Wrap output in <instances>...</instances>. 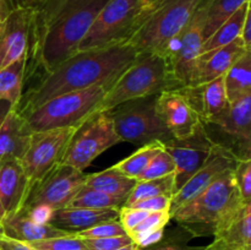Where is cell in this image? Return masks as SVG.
<instances>
[{
    "label": "cell",
    "mask_w": 251,
    "mask_h": 250,
    "mask_svg": "<svg viewBox=\"0 0 251 250\" xmlns=\"http://www.w3.org/2000/svg\"><path fill=\"white\" fill-rule=\"evenodd\" d=\"M151 10L144 0H108L78 44L77 51L125 43Z\"/></svg>",
    "instance_id": "obj_7"
},
{
    "label": "cell",
    "mask_w": 251,
    "mask_h": 250,
    "mask_svg": "<svg viewBox=\"0 0 251 250\" xmlns=\"http://www.w3.org/2000/svg\"><path fill=\"white\" fill-rule=\"evenodd\" d=\"M251 10V1L245 2L244 5L239 7L232 16L226 20L207 39L202 43L201 47V54L207 53L213 49L221 48L227 44L232 43L237 38H239L242 34L243 25H244L247 14Z\"/></svg>",
    "instance_id": "obj_25"
},
{
    "label": "cell",
    "mask_w": 251,
    "mask_h": 250,
    "mask_svg": "<svg viewBox=\"0 0 251 250\" xmlns=\"http://www.w3.org/2000/svg\"><path fill=\"white\" fill-rule=\"evenodd\" d=\"M117 220H119V210L117 208L95 210V208L64 207L54 211L49 223L59 229L76 233L100 223Z\"/></svg>",
    "instance_id": "obj_22"
},
{
    "label": "cell",
    "mask_w": 251,
    "mask_h": 250,
    "mask_svg": "<svg viewBox=\"0 0 251 250\" xmlns=\"http://www.w3.org/2000/svg\"><path fill=\"white\" fill-rule=\"evenodd\" d=\"M244 201L233 178V169L223 173L200 195L171 213L193 238L213 235L242 207Z\"/></svg>",
    "instance_id": "obj_3"
},
{
    "label": "cell",
    "mask_w": 251,
    "mask_h": 250,
    "mask_svg": "<svg viewBox=\"0 0 251 250\" xmlns=\"http://www.w3.org/2000/svg\"><path fill=\"white\" fill-rule=\"evenodd\" d=\"M157 95L127 100L107 110L120 141L147 145L173 139L156 110Z\"/></svg>",
    "instance_id": "obj_8"
},
{
    "label": "cell",
    "mask_w": 251,
    "mask_h": 250,
    "mask_svg": "<svg viewBox=\"0 0 251 250\" xmlns=\"http://www.w3.org/2000/svg\"><path fill=\"white\" fill-rule=\"evenodd\" d=\"M210 126H215L228 139V146L239 159L250 158L251 93L230 102L227 112Z\"/></svg>",
    "instance_id": "obj_15"
},
{
    "label": "cell",
    "mask_w": 251,
    "mask_h": 250,
    "mask_svg": "<svg viewBox=\"0 0 251 250\" xmlns=\"http://www.w3.org/2000/svg\"><path fill=\"white\" fill-rule=\"evenodd\" d=\"M110 85H98L86 90L64 93L47 100L24 117L27 134L58 127L80 126L98 112Z\"/></svg>",
    "instance_id": "obj_6"
},
{
    "label": "cell",
    "mask_w": 251,
    "mask_h": 250,
    "mask_svg": "<svg viewBox=\"0 0 251 250\" xmlns=\"http://www.w3.org/2000/svg\"><path fill=\"white\" fill-rule=\"evenodd\" d=\"M162 147H163V144L159 141H153L151 142V144L144 145V146L140 147L137 151H135L134 153L130 154L129 157L122 159V161L118 162V163L113 164L110 168L119 172L120 174H124V175L129 176V178L137 180V179L140 178V175L144 173L146 167L149 166L152 157H153L157 152L161 151Z\"/></svg>",
    "instance_id": "obj_29"
},
{
    "label": "cell",
    "mask_w": 251,
    "mask_h": 250,
    "mask_svg": "<svg viewBox=\"0 0 251 250\" xmlns=\"http://www.w3.org/2000/svg\"><path fill=\"white\" fill-rule=\"evenodd\" d=\"M140 249H141V248L132 242V243H130V244L125 245V247H123V248H119V249H117V250H140Z\"/></svg>",
    "instance_id": "obj_48"
},
{
    "label": "cell",
    "mask_w": 251,
    "mask_h": 250,
    "mask_svg": "<svg viewBox=\"0 0 251 250\" xmlns=\"http://www.w3.org/2000/svg\"><path fill=\"white\" fill-rule=\"evenodd\" d=\"M87 174L82 171L59 163L29 189L21 208L47 206L53 211L66 207L71 199L83 186Z\"/></svg>",
    "instance_id": "obj_11"
},
{
    "label": "cell",
    "mask_w": 251,
    "mask_h": 250,
    "mask_svg": "<svg viewBox=\"0 0 251 250\" xmlns=\"http://www.w3.org/2000/svg\"><path fill=\"white\" fill-rule=\"evenodd\" d=\"M11 10L12 6L10 0H0V22L7 16V14H9Z\"/></svg>",
    "instance_id": "obj_45"
},
{
    "label": "cell",
    "mask_w": 251,
    "mask_h": 250,
    "mask_svg": "<svg viewBox=\"0 0 251 250\" xmlns=\"http://www.w3.org/2000/svg\"><path fill=\"white\" fill-rule=\"evenodd\" d=\"M174 88L180 86L172 74L168 56L153 51L139 53L134 63L110 85L98 112H107L127 100L159 95Z\"/></svg>",
    "instance_id": "obj_4"
},
{
    "label": "cell",
    "mask_w": 251,
    "mask_h": 250,
    "mask_svg": "<svg viewBox=\"0 0 251 250\" xmlns=\"http://www.w3.org/2000/svg\"><path fill=\"white\" fill-rule=\"evenodd\" d=\"M225 250H229V249H226V248H225Z\"/></svg>",
    "instance_id": "obj_52"
},
{
    "label": "cell",
    "mask_w": 251,
    "mask_h": 250,
    "mask_svg": "<svg viewBox=\"0 0 251 250\" xmlns=\"http://www.w3.org/2000/svg\"><path fill=\"white\" fill-rule=\"evenodd\" d=\"M216 146L217 142L210 137L205 126L189 139H172L164 142L163 149L171 154L176 163V193L211 158Z\"/></svg>",
    "instance_id": "obj_13"
},
{
    "label": "cell",
    "mask_w": 251,
    "mask_h": 250,
    "mask_svg": "<svg viewBox=\"0 0 251 250\" xmlns=\"http://www.w3.org/2000/svg\"><path fill=\"white\" fill-rule=\"evenodd\" d=\"M4 216H5V210H4V207H2L1 201H0V222H1V220L4 218Z\"/></svg>",
    "instance_id": "obj_50"
},
{
    "label": "cell",
    "mask_w": 251,
    "mask_h": 250,
    "mask_svg": "<svg viewBox=\"0 0 251 250\" xmlns=\"http://www.w3.org/2000/svg\"><path fill=\"white\" fill-rule=\"evenodd\" d=\"M233 178L243 200L251 202V158L238 161L233 169Z\"/></svg>",
    "instance_id": "obj_37"
},
{
    "label": "cell",
    "mask_w": 251,
    "mask_h": 250,
    "mask_svg": "<svg viewBox=\"0 0 251 250\" xmlns=\"http://www.w3.org/2000/svg\"><path fill=\"white\" fill-rule=\"evenodd\" d=\"M205 0H162L141 20L125 42L139 53L166 54Z\"/></svg>",
    "instance_id": "obj_5"
},
{
    "label": "cell",
    "mask_w": 251,
    "mask_h": 250,
    "mask_svg": "<svg viewBox=\"0 0 251 250\" xmlns=\"http://www.w3.org/2000/svg\"><path fill=\"white\" fill-rule=\"evenodd\" d=\"M248 51L251 50L239 37L227 46L201 54L190 87H198L223 76Z\"/></svg>",
    "instance_id": "obj_18"
},
{
    "label": "cell",
    "mask_w": 251,
    "mask_h": 250,
    "mask_svg": "<svg viewBox=\"0 0 251 250\" xmlns=\"http://www.w3.org/2000/svg\"><path fill=\"white\" fill-rule=\"evenodd\" d=\"M11 108L14 107H12L7 100H0V127H1L2 123H4L5 118H6V115L9 114L10 110H11Z\"/></svg>",
    "instance_id": "obj_44"
},
{
    "label": "cell",
    "mask_w": 251,
    "mask_h": 250,
    "mask_svg": "<svg viewBox=\"0 0 251 250\" xmlns=\"http://www.w3.org/2000/svg\"><path fill=\"white\" fill-rule=\"evenodd\" d=\"M31 7H16L0 22V70L27 56Z\"/></svg>",
    "instance_id": "obj_17"
},
{
    "label": "cell",
    "mask_w": 251,
    "mask_h": 250,
    "mask_svg": "<svg viewBox=\"0 0 251 250\" xmlns=\"http://www.w3.org/2000/svg\"><path fill=\"white\" fill-rule=\"evenodd\" d=\"M176 194L174 188V174L162 176V178L151 179V180L136 181L134 189L127 196L124 206H131L137 201L154 196H173Z\"/></svg>",
    "instance_id": "obj_31"
},
{
    "label": "cell",
    "mask_w": 251,
    "mask_h": 250,
    "mask_svg": "<svg viewBox=\"0 0 251 250\" xmlns=\"http://www.w3.org/2000/svg\"><path fill=\"white\" fill-rule=\"evenodd\" d=\"M200 114L203 125L213 124L229 108L225 87V75L198 87H183Z\"/></svg>",
    "instance_id": "obj_20"
},
{
    "label": "cell",
    "mask_w": 251,
    "mask_h": 250,
    "mask_svg": "<svg viewBox=\"0 0 251 250\" xmlns=\"http://www.w3.org/2000/svg\"><path fill=\"white\" fill-rule=\"evenodd\" d=\"M149 213L150 212H147V211L139 210V208L123 206V207L119 208V222L122 223L126 233H129L137 225H140Z\"/></svg>",
    "instance_id": "obj_39"
},
{
    "label": "cell",
    "mask_w": 251,
    "mask_h": 250,
    "mask_svg": "<svg viewBox=\"0 0 251 250\" xmlns=\"http://www.w3.org/2000/svg\"><path fill=\"white\" fill-rule=\"evenodd\" d=\"M239 158L223 145L218 144L211 158L172 196L171 213L200 195L223 173L234 169Z\"/></svg>",
    "instance_id": "obj_16"
},
{
    "label": "cell",
    "mask_w": 251,
    "mask_h": 250,
    "mask_svg": "<svg viewBox=\"0 0 251 250\" xmlns=\"http://www.w3.org/2000/svg\"><path fill=\"white\" fill-rule=\"evenodd\" d=\"M171 196H154V198L137 201L134 205L127 206V207L139 208V210L147 211V212H162V211L171 212Z\"/></svg>",
    "instance_id": "obj_40"
},
{
    "label": "cell",
    "mask_w": 251,
    "mask_h": 250,
    "mask_svg": "<svg viewBox=\"0 0 251 250\" xmlns=\"http://www.w3.org/2000/svg\"><path fill=\"white\" fill-rule=\"evenodd\" d=\"M191 235L186 230L179 227L178 230H171L166 234L164 232L163 238L156 244L151 247L142 248L140 250H203L205 247H191L188 244L191 239Z\"/></svg>",
    "instance_id": "obj_33"
},
{
    "label": "cell",
    "mask_w": 251,
    "mask_h": 250,
    "mask_svg": "<svg viewBox=\"0 0 251 250\" xmlns=\"http://www.w3.org/2000/svg\"><path fill=\"white\" fill-rule=\"evenodd\" d=\"M203 250H225V247L220 242H217V240H213V243H211L210 245L205 247Z\"/></svg>",
    "instance_id": "obj_47"
},
{
    "label": "cell",
    "mask_w": 251,
    "mask_h": 250,
    "mask_svg": "<svg viewBox=\"0 0 251 250\" xmlns=\"http://www.w3.org/2000/svg\"><path fill=\"white\" fill-rule=\"evenodd\" d=\"M156 110L176 140L189 139L203 127L200 114L183 87L157 95Z\"/></svg>",
    "instance_id": "obj_14"
},
{
    "label": "cell",
    "mask_w": 251,
    "mask_h": 250,
    "mask_svg": "<svg viewBox=\"0 0 251 250\" xmlns=\"http://www.w3.org/2000/svg\"><path fill=\"white\" fill-rule=\"evenodd\" d=\"M119 142L109 113L97 112L77 127L61 163L85 172L100 154Z\"/></svg>",
    "instance_id": "obj_9"
},
{
    "label": "cell",
    "mask_w": 251,
    "mask_h": 250,
    "mask_svg": "<svg viewBox=\"0 0 251 250\" xmlns=\"http://www.w3.org/2000/svg\"><path fill=\"white\" fill-rule=\"evenodd\" d=\"M25 210L28 212L29 217L32 218L33 221L38 223H49L50 221L51 215H53L54 211L51 208L47 207V206H38V207H33V208H25Z\"/></svg>",
    "instance_id": "obj_41"
},
{
    "label": "cell",
    "mask_w": 251,
    "mask_h": 250,
    "mask_svg": "<svg viewBox=\"0 0 251 250\" xmlns=\"http://www.w3.org/2000/svg\"><path fill=\"white\" fill-rule=\"evenodd\" d=\"M225 87L229 102L251 93V51L244 54L225 74Z\"/></svg>",
    "instance_id": "obj_27"
},
{
    "label": "cell",
    "mask_w": 251,
    "mask_h": 250,
    "mask_svg": "<svg viewBox=\"0 0 251 250\" xmlns=\"http://www.w3.org/2000/svg\"><path fill=\"white\" fill-rule=\"evenodd\" d=\"M108 0H41L32 7L26 70L44 74L77 53L80 42ZM25 70V71H26Z\"/></svg>",
    "instance_id": "obj_1"
},
{
    "label": "cell",
    "mask_w": 251,
    "mask_h": 250,
    "mask_svg": "<svg viewBox=\"0 0 251 250\" xmlns=\"http://www.w3.org/2000/svg\"><path fill=\"white\" fill-rule=\"evenodd\" d=\"M137 54L139 51L126 43L77 51L50 73L44 74L26 98L20 100L16 110L24 118L56 96L113 83L134 63Z\"/></svg>",
    "instance_id": "obj_2"
},
{
    "label": "cell",
    "mask_w": 251,
    "mask_h": 250,
    "mask_svg": "<svg viewBox=\"0 0 251 250\" xmlns=\"http://www.w3.org/2000/svg\"><path fill=\"white\" fill-rule=\"evenodd\" d=\"M88 250H117L119 248L132 243L129 234L119 235V237L97 238V239H82Z\"/></svg>",
    "instance_id": "obj_38"
},
{
    "label": "cell",
    "mask_w": 251,
    "mask_h": 250,
    "mask_svg": "<svg viewBox=\"0 0 251 250\" xmlns=\"http://www.w3.org/2000/svg\"><path fill=\"white\" fill-rule=\"evenodd\" d=\"M144 1L146 2L150 7H152V9H153V7L156 6V5H158L162 0H144Z\"/></svg>",
    "instance_id": "obj_49"
},
{
    "label": "cell",
    "mask_w": 251,
    "mask_h": 250,
    "mask_svg": "<svg viewBox=\"0 0 251 250\" xmlns=\"http://www.w3.org/2000/svg\"><path fill=\"white\" fill-rule=\"evenodd\" d=\"M39 1H41V0H36V4H38Z\"/></svg>",
    "instance_id": "obj_51"
},
{
    "label": "cell",
    "mask_w": 251,
    "mask_h": 250,
    "mask_svg": "<svg viewBox=\"0 0 251 250\" xmlns=\"http://www.w3.org/2000/svg\"><path fill=\"white\" fill-rule=\"evenodd\" d=\"M12 9L16 7H33L36 5V0H10Z\"/></svg>",
    "instance_id": "obj_46"
},
{
    "label": "cell",
    "mask_w": 251,
    "mask_h": 250,
    "mask_svg": "<svg viewBox=\"0 0 251 250\" xmlns=\"http://www.w3.org/2000/svg\"><path fill=\"white\" fill-rule=\"evenodd\" d=\"M0 250H34L29 244L0 234Z\"/></svg>",
    "instance_id": "obj_42"
},
{
    "label": "cell",
    "mask_w": 251,
    "mask_h": 250,
    "mask_svg": "<svg viewBox=\"0 0 251 250\" xmlns=\"http://www.w3.org/2000/svg\"><path fill=\"white\" fill-rule=\"evenodd\" d=\"M226 249L251 250V202H245L215 234Z\"/></svg>",
    "instance_id": "obj_23"
},
{
    "label": "cell",
    "mask_w": 251,
    "mask_h": 250,
    "mask_svg": "<svg viewBox=\"0 0 251 250\" xmlns=\"http://www.w3.org/2000/svg\"><path fill=\"white\" fill-rule=\"evenodd\" d=\"M31 134L24 129V119L16 108H11L0 127V161L20 159L26 152Z\"/></svg>",
    "instance_id": "obj_24"
},
{
    "label": "cell",
    "mask_w": 251,
    "mask_h": 250,
    "mask_svg": "<svg viewBox=\"0 0 251 250\" xmlns=\"http://www.w3.org/2000/svg\"><path fill=\"white\" fill-rule=\"evenodd\" d=\"M29 191L28 180L17 159L0 161V201L6 213L15 212L24 206Z\"/></svg>",
    "instance_id": "obj_21"
},
{
    "label": "cell",
    "mask_w": 251,
    "mask_h": 250,
    "mask_svg": "<svg viewBox=\"0 0 251 250\" xmlns=\"http://www.w3.org/2000/svg\"><path fill=\"white\" fill-rule=\"evenodd\" d=\"M240 38L244 42L245 47L251 50V10H249V12L247 14V17H245Z\"/></svg>",
    "instance_id": "obj_43"
},
{
    "label": "cell",
    "mask_w": 251,
    "mask_h": 250,
    "mask_svg": "<svg viewBox=\"0 0 251 250\" xmlns=\"http://www.w3.org/2000/svg\"><path fill=\"white\" fill-rule=\"evenodd\" d=\"M77 127H58L32 132L28 147L20 159L22 169L28 180L29 189L54 167L61 163L69 142Z\"/></svg>",
    "instance_id": "obj_10"
},
{
    "label": "cell",
    "mask_w": 251,
    "mask_h": 250,
    "mask_svg": "<svg viewBox=\"0 0 251 250\" xmlns=\"http://www.w3.org/2000/svg\"><path fill=\"white\" fill-rule=\"evenodd\" d=\"M34 250H88L82 239L74 234L27 243Z\"/></svg>",
    "instance_id": "obj_34"
},
{
    "label": "cell",
    "mask_w": 251,
    "mask_h": 250,
    "mask_svg": "<svg viewBox=\"0 0 251 250\" xmlns=\"http://www.w3.org/2000/svg\"><path fill=\"white\" fill-rule=\"evenodd\" d=\"M171 220L172 217L169 211L150 212L149 215L144 218V221H142L140 225H137L136 227H135L131 232L127 233V234L130 235V238H131L132 242H134L137 238L142 237V235L147 234V233L154 232V230L158 229H164Z\"/></svg>",
    "instance_id": "obj_35"
},
{
    "label": "cell",
    "mask_w": 251,
    "mask_h": 250,
    "mask_svg": "<svg viewBox=\"0 0 251 250\" xmlns=\"http://www.w3.org/2000/svg\"><path fill=\"white\" fill-rule=\"evenodd\" d=\"M174 172H176V163L171 154L162 147L161 151H158L152 157L149 166L146 167L144 173L140 175L136 181L162 178V176L169 175V174H174Z\"/></svg>",
    "instance_id": "obj_32"
},
{
    "label": "cell",
    "mask_w": 251,
    "mask_h": 250,
    "mask_svg": "<svg viewBox=\"0 0 251 250\" xmlns=\"http://www.w3.org/2000/svg\"><path fill=\"white\" fill-rule=\"evenodd\" d=\"M26 70V58H22L0 70V100H7L14 108L22 98V85Z\"/></svg>",
    "instance_id": "obj_28"
},
{
    "label": "cell",
    "mask_w": 251,
    "mask_h": 250,
    "mask_svg": "<svg viewBox=\"0 0 251 250\" xmlns=\"http://www.w3.org/2000/svg\"><path fill=\"white\" fill-rule=\"evenodd\" d=\"M135 184H136L135 179L120 174L119 172L109 167L105 171L87 174L83 185L100 193L109 194L113 196H124L127 199Z\"/></svg>",
    "instance_id": "obj_26"
},
{
    "label": "cell",
    "mask_w": 251,
    "mask_h": 250,
    "mask_svg": "<svg viewBox=\"0 0 251 250\" xmlns=\"http://www.w3.org/2000/svg\"><path fill=\"white\" fill-rule=\"evenodd\" d=\"M75 237L80 239H97V238H109V237H119V235L127 234L126 230L119 222L117 221H110V222L100 223L87 229L80 230V232L73 233Z\"/></svg>",
    "instance_id": "obj_36"
},
{
    "label": "cell",
    "mask_w": 251,
    "mask_h": 250,
    "mask_svg": "<svg viewBox=\"0 0 251 250\" xmlns=\"http://www.w3.org/2000/svg\"><path fill=\"white\" fill-rule=\"evenodd\" d=\"M202 25L203 14L200 6L185 28L169 44L166 53L171 64L172 74L180 87H190L193 85L203 43Z\"/></svg>",
    "instance_id": "obj_12"
},
{
    "label": "cell",
    "mask_w": 251,
    "mask_h": 250,
    "mask_svg": "<svg viewBox=\"0 0 251 250\" xmlns=\"http://www.w3.org/2000/svg\"><path fill=\"white\" fill-rule=\"evenodd\" d=\"M125 201H126V198H124V196H113L83 185L76 193V195L71 199L66 207L95 208V210L117 208V210H119L120 207L124 206Z\"/></svg>",
    "instance_id": "obj_30"
},
{
    "label": "cell",
    "mask_w": 251,
    "mask_h": 250,
    "mask_svg": "<svg viewBox=\"0 0 251 250\" xmlns=\"http://www.w3.org/2000/svg\"><path fill=\"white\" fill-rule=\"evenodd\" d=\"M0 234L24 243L65 237L73 233L59 229L50 223H38L29 217L25 208L6 213L0 222Z\"/></svg>",
    "instance_id": "obj_19"
}]
</instances>
